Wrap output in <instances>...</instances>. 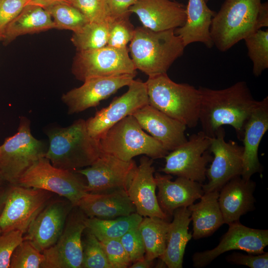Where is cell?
<instances>
[{
	"mask_svg": "<svg viewBox=\"0 0 268 268\" xmlns=\"http://www.w3.org/2000/svg\"><path fill=\"white\" fill-rule=\"evenodd\" d=\"M87 216L77 206L69 214L63 231L52 246L42 252V268H81L82 235Z\"/></svg>",
	"mask_w": 268,
	"mask_h": 268,
	"instance_id": "7c38bea8",
	"label": "cell"
},
{
	"mask_svg": "<svg viewBox=\"0 0 268 268\" xmlns=\"http://www.w3.org/2000/svg\"><path fill=\"white\" fill-rule=\"evenodd\" d=\"M153 160L146 156L141 157L127 192L138 214L168 220L169 216L160 207L155 193L157 187Z\"/></svg>",
	"mask_w": 268,
	"mask_h": 268,
	"instance_id": "d6986e66",
	"label": "cell"
},
{
	"mask_svg": "<svg viewBox=\"0 0 268 268\" xmlns=\"http://www.w3.org/2000/svg\"><path fill=\"white\" fill-rule=\"evenodd\" d=\"M138 0H106L110 17H116L131 14L129 11L131 6Z\"/></svg>",
	"mask_w": 268,
	"mask_h": 268,
	"instance_id": "ee69618b",
	"label": "cell"
},
{
	"mask_svg": "<svg viewBox=\"0 0 268 268\" xmlns=\"http://www.w3.org/2000/svg\"><path fill=\"white\" fill-rule=\"evenodd\" d=\"M153 261H150L144 258L133 263L131 268H149L152 266Z\"/></svg>",
	"mask_w": 268,
	"mask_h": 268,
	"instance_id": "bcb514c9",
	"label": "cell"
},
{
	"mask_svg": "<svg viewBox=\"0 0 268 268\" xmlns=\"http://www.w3.org/2000/svg\"><path fill=\"white\" fill-rule=\"evenodd\" d=\"M143 27L155 31L175 29L186 19V6L176 0H138L129 8Z\"/></svg>",
	"mask_w": 268,
	"mask_h": 268,
	"instance_id": "ffe728a7",
	"label": "cell"
},
{
	"mask_svg": "<svg viewBox=\"0 0 268 268\" xmlns=\"http://www.w3.org/2000/svg\"><path fill=\"white\" fill-rule=\"evenodd\" d=\"M268 26V2L225 0L210 27L213 45L226 52L251 34Z\"/></svg>",
	"mask_w": 268,
	"mask_h": 268,
	"instance_id": "7a4b0ae2",
	"label": "cell"
},
{
	"mask_svg": "<svg viewBox=\"0 0 268 268\" xmlns=\"http://www.w3.org/2000/svg\"><path fill=\"white\" fill-rule=\"evenodd\" d=\"M1 233V230H0V234Z\"/></svg>",
	"mask_w": 268,
	"mask_h": 268,
	"instance_id": "f907efd6",
	"label": "cell"
},
{
	"mask_svg": "<svg viewBox=\"0 0 268 268\" xmlns=\"http://www.w3.org/2000/svg\"><path fill=\"white\" fill-rule=\"evenodd\" d=\"M149 104L192 128L199 122L201 96L199 89L178 83L166 73L148 76L145 82Z\"/></svg>",
	"mask_w": 268,
	"mask_h": 268,
	"instance_id": "5b68a950",
	"label": "cell"
},
{
	"mask_svg": "<svg viewBox=\"0 0 268 268\" xmlns=\"http://www.w3.org/2000/svg\"><path fill=\"white\" fill-rule=\"evenodd\" d=\"M27 0H0V41L9 23L26 5Z\"/></svg>",
	"mask_w": 268,
	"mask_h": 268,
	"instance_id": "b9f144b4",
	"label": "cell"
},
{
	"mask_svg": "<svg viewBox=\"0 0 268 268\" xmlns=\"http://www.w3.org/2000/svg\"><path fill=\"white\" fill-rule=\"evenodd\" d=\"M137 167L133 159L125 161L102 153L91 165L74 171L86 177V192L96 193L118 189L127 191Z\"/></svg>",
	"mask_w": 268,
	"mask_h": 268,
	"instance_id": "9a60e30c",
	"label": "cell"
},
{
	"mask_svg": "<svg viewBox=\"0 0 268 268\" xmlns=\"http://www.w3.org/2000/svg\"><path fill=\"white\" fill-rule=\"evenodd\" d=\"M135 75L125 74L89 78L81 86L64 94L62 100L67 107L69 114L82 112L96 107L121 88L128 86Z\"/></svg>",
	"mask_w": 268,
	"mask_h": 268,
	"instance_id": "ac0fdd59",
	"label": "cell"
},
{
	"mask_svg": "<svg viewBox=\"0 0 268 268\" xmlns=\"http://www.w3.org/2000/svg\"><path fill=\"white\" fill-rule=\"evenodd\" d=\"M82 242L81 268H112L98 239L88 229Z\"/></svg>",
	"mask_w": 268,
	"mask_h": 268,
	"instance_id": "e575fe53",
	"label": "cell"
},
{
	"mask_svg": "<svg viewBox=\"0 0 268 268\" xmlns=\"http://www.w3.org/2000/svg\"><path fill=\"white\" fill-rule=\"evenodd\" d=\"M244 40L253 63V73L258 77L268 68V29H259Z\"/></svg>",
	"mask_w": 268,
	"mask_h": 268,
	"instance_id": "d6a6232c",
	"label": "cell"
},
{
	"mask_svg": "<svg viewBox=\"0 0 268 268\" xmlns=\"http://www.w3.org/2000/svg\"><path fill=\"white\" fill-rule=\"evenodd\" d=\"M171 175L155 173L158 188L157 198L160 207L168 216L179 207H188L203 195L202 184L178 177L174 181Z\"/></svg>",
	"mask_w": 268,
	"mask_h": 268,
	"instance_id": "603a6c76",
	"label": "cell"
},
{
	"mask_svg": "<svg viewBox=\"0 0 268 268\" xmlns=\"http://www.w3.org/2000/svg\"><path fill=\"white\" fill-rule=\"evenodd\" d=\"M16 185L49 191L67 199L74 206L87 193L86 184L78 173L55 167L45 157L29 168Z\"/></svg>",
	"mask_w": 268,
	"mask_h": 268,
	"instance_id": "ba28073f",
	"label": "cell"
},
{
	"mask_svg": "<svg viewBox=\"0 0 268 268\" xmlns=\"http://www.w3.org/2000/svg\"><path fill=\"white\" fill-rule=\"evenodd\" d=\"M243 254L239 252H233L226 257V260L231 264L243 265L250 268H268V253L254 255Z\"/></svg>",
	"mask_w": 268,
	"mask_h": 268,
	"instance_id": "7bdbcfd3",
	"label": "cell"
},
{
	"mask_svg": "<svg viewBox=\"0 0 268 268\" xmlns=\"http://www.w3.org/2000/svg\"><path fill=\"white\" fill-rule=\"evenodd\" d=\"M47 135L49 145L45 157L57 168L74 171L91 165L102 154L98 139L89 134L83 119L55 128Z\"/></svg>",
	"mask_w": 268,
	"mask_h": 268,
	"instance_id": "3957f363",
	"label": "cell"
},
{
	"mask_svg": "<svg viewBox=\"0 0 268 268\" xmlns=\"http://www.w3.org/2000/svg\"><path fill=\"white\" fill-rule=\"evenodd\" d=\"M23 233L14 229L0 234V268H8L11 256L23 240Z\"/></svg>",
	"mask_w": 268,
	"mask_h": 268,
	"instance_id": "ab89813d",
	"label": "cell"
},
{
	"mask_svg": "<svg viewBox=\"0 0 268 268\" xmlns=\"http://www.w3.org/2000/svg\"><path fill=\"white\" fill-rule=\"evenodd\" d=\"M142 218L136 212L112 219L87 217L85 224L86 228L101 241L120 239L129 230L138 226Z\"/></svg>",
	"mask_w": 268,
	"mask_h": 268,
	"instance_id": "4dcf8cb0",
	"label": "cell"
},
{
	"mask_svg": "<svg viewBox=\"0 0 268 268\" xmlns=\"http://www.w3.org/2000/svg\"><path fill=\"white\" fill-rule=\"evenodd\" d=\"M229 228L214 248L195 253L192 260L196 268H204L223 253L231 250H242L259 255L268 245V230L252 228L239 221L228 224Z\"/></svg>",
	"mask_w": 268,
	"mask_h": 268,
	"instance_id": "2e32d148",
	"label": "cell"
},
{
	"mask_svg": "<svg viewBox=\"0 0 268 268\" xmlns=\"http://www.w3.org/2000/svg\"><path fill=\"white\" fill-rule=\"evenodd\" d=\"M210 137L201 131L165 157V164L160 171L202 184L206 179V165L213 156L209 150Z\"/></svg>",
	"mask_w": 268,
	"mask_h": 268,
	"instance_id": "8fae6325",
	"label": "cell"
},
{
	"mask_svg": "<svg viewBox=\"0 0 268 268\" xmlns=\"http://www.w3.org/2000/svg\"><path fill=\"white\" fill-rule=\"evenodd\" d=\"M112 268H127L132 265L120 239L100 241Z\"/></svg>",
	"mask_w": 268,
	"mask_h": 268,
	"instance_id": "f35d334b",
	"label": "cell"
},
{
	"mask_svg": "<svg viewBox=\"0 0 268 268\" xmlns=\"http://www.w3.org/2000/svg\"><path fill=\"white\" fill-rule=\"evenodd\" d=\"M216 12L211 10L204 0H189L186 6V19L182 27L174 30L186 47L193 43L200 42L208 48L213 44L210 27Z\"/></svg>",
	"mask_w": 268,
	"mask_h": 268,
	"instance_id": "484cf974",
	"label": "cell"
},
{
	"mask_svg": "<svg viewBox=\"0 0 268 268\" xmlns=\"http://www.w3.org/2000/svg\"><path fill=\"white\" fill-rule=\"evenodd\" d=\"M44 9L51 15L55 29L69 30L74 33L89 22L82 13L72 4H57Z\"/></svg>",
	"mask_w": 268,
	"mask_h": 268,
	"instance_id": "836d02e7",
	"label": "cell"
},
{
	"mask_svg": "<svg viewBox=\"0 0 268 268\" xmlns=\"http://www.w3.org/2000/svg\"><path fill=\"white\" fill-rule=\"evenodd\" d=\"M129 48L109 46L77 51L71 66L75 77L82 82L93 77L136 74Z\"/></svg>",
	"mask_w": 268,
	"mask_h": 268,
	"instance_id": "30bf717a",
	"label": "cell"
},
{
	"mask_svg": "<svg viewBox=\"0 0 268 268\" xmlns=\"http://www.w3.org/2000/svg\"><path fill=\"white\" fill-rule=\"evenodd\" d=\"M201 96L199 122L201 131L209 137L224 125L233 128L242 140L245 126L257 101L246 82H237L222 89L200 86Z\"/></svg>",
	"mask_w": 268,
	"mask_h": 268,
	"instance_id": "6da1fadb",
	"label": "cell"
},
{
	"mask_svg": "<svg viewBox=\"0 0 268 268\" xmlns=\"http://www.w3.org/2000/svg\"><path fill=\"white\" fill-rule=\"evenodd\" d=\"M3 180V179L2 178V176H1V174H0V185L1 184V183H2Z\"/></svg>",
	"mask_w": 268,
	"mask_h": 268,
	"instance_id": "c3c4849f",
	"label": "cell"
},
{
	"mask_svg": "<svg viewBox=\"0 0 268 268\" xmlns=\"http://www.w3.org/2000/svg\"><path fill=\"white\" fill-rule=\"evenodd\" d=\"M51 29H55V25L45 9L38 5H26L8 25L2 41L8 44L18 36Z\"/></svg>",
	"mask_w": 268,
	"mask_h": 268,
	"instance_id": "f1b7e54d",
	"label": "cell"
},
{
	"mask_svg": "<svg viewBox=\"0 0 268 268\" xmlns=\"http://www.w3.org/2000/svg\"><path fill=\"white\" fill-rule=\"evenodd\" d=\"M44 261L42 252L28 240H23L14 251L10 268H42Z\"/></svg>",
	"mask_w": 268,
	"mask_h": 268,
	"instance_id": "d590c367",
	"label": "cell"
},
{
	"mask_svg": "<svg viewBox=\"0 0 268 268\" xmlns=\"http://www.w3.org/2000/svg\"><path fill=\"white\" fill-rule=\"evenodd\" d=\"M256 187L255 182L240 176L231 179L221 188L218 202L224 224L239 221L241 216L254 210L253 194Z\"/></svg>",
	"mask_w": 268,
	"mask_h": 268,
	"instance_id": "d4e9b609",
	"label": "cell"
},
{
	"mask_svg": "<svg viewBox=\"0 0 268 268\" xmlns=\"http://www.w3.org/2000/svg\"><path fill=\"white\" fill-rule=\"evenodd\" d=\"M268 130V97L258 101L245 126L243 142V171L241 177L251 179L260 172L262 166L258 157L259 147Z\"/></svg>",
	"mask_w": 268,
	"mask_h": 268,
	"instance_id": "7402d4cb",
	"label": "cell"
},
{
	"mask_svg": "<svg viewBox=\"0 0 268 268\" xmlns=\"http://www.w3.org/2000/svg\"></svg>",
	"mask_w": 268,
	"mask_h": 268,
	"instance_id": "816d5d0a",
	"label": "cell"
},
{
	"mask_svg": "<svg viewBox=\"0 0 268 268\" xmlns=\"http://www.w3.org/2000/svg\"><path fill=\"white\" fill-rule=\"evenodd\" d=\"M170 222L157 217H144L138 225L145 247L144 258L150 261L159 258L166 247Z\"/></svg>",
	"mask_w": 268,
	"mask_h": 268,
	"instance_id": "f546056e",
	"label": "cell"
},
{
	"mask_svg": "<svg viewBox=\"0 0 268 268\" xmlns=\"http://www.w3.org/2000/svg\"><path fill=\"white\" fill-rule=\"evenodd\" d=\"M128 86L126 93L116 97L109 106L85 121L88 133L92 137L98 139L113 126L149 104L145 82L133 79Z\"/></svg>",
	"mask_w": 268,
	"mask_h": 268,
	"instance_id": "5bb4252c",
	"label": "cell"
},
{
	"mask_svg": "<svg viewBox=\"0 0 268 268\" xmlns=\"http://www.w3.org/2000/svg\"><path fill=\"white\" fill-rule=\"evenodd\" d=\"M74 206L68 200L52 199L37 215L23 235L42 252L56 243Z\"/></svg>",
	"mask_w": 268,
	"mask_h": 268,
	"instance_id": "e0dca14e",
	"label": "cell"
},
{
	"mask_svg": "<svg viewBox=\"0 0 268 268\" xmlns=\"http://www.w3.org/2000/svg\"><path fill=\"white\" fill-rule=\"evenodd\" d=\"M131 14L109 18L107 46L125 48L133 37L135 28L129 19Z\"/></svg>",
	"mask_w": 268,
	"mask_h": 268,
	"instance_id": "8d00e7d4",
	"label": "cell"
},
{
	"mask_svg": "<svg viewBox=\"0 0 268 268\" xmlns=\"http://www.w3.org/2000/svg\"><path fill=\"white\" fill-rule=\"evenodd\" d=\"M174 30L155 31L143 26L135 29L128 48L136 69L148 76L167 73L185 48Z\"/></svg>",
	"mask_w": 268,
	"mask_h": 268,
	"instance_id": "277c9868",
	"label": "cell"
},
{
	"mask_svg": "<svg viewBox=\"0 0 268 268\" xmlns=\"http://www.w3.org/2000/svg\"><path fill=\"white\" fill-rule=\"evenodd\" d=\"M132 115L141 128L168 151L175 149L187 140L185 134L187 127L184 124L149 104Z\"/></svg>",
	"mask_w": 268,
	"mask_h": 268,
	"instance_id": "44dd1931",
	"label": "cell"
},
{
	"mask_svg": "<svg viewBox=\"0 0 268 268\" xmlns=\"http://www.w3.org/2000/svg\"><path fill=\"white\" fill-rule=\"evenodd\" d=\"M72 5L79 10L89 22L104 21L110 18L106 0H72Z\"/></svg>",
	"mask_w": 268,
	"mask_h": 268,
	"instance_id": "74e56055",
	"label": "cell"
},
{
	"mask_svg": "<svg viewBox=\"0 0 268 268\" xmlns=\"http://www.w3.org/2000/svg\"><path fill=\"white\" fill-rule=\"evenodd\" d=\"M138 226L126 232L121 242L133 263L144 258L145 247Z\"/></svg>",
	"mask_w": 268,
	"mask_h": 268,
	"instance_id": "60d3db41",
	"label": "cell"
},
{
	"mask_svg": "<svg viewBox=\"0 0 268 268\" xmlns=\"http://www.w3.org/2000/svg\"><path fill=\"white\" fill-rule=\"evenodd\" d=\"M72 0H27L26 5L33 4L40 6L43 8L60 3L72 4Z\"/></svg>",
	"mask_w": 268,
	"mask_h": 268,
	"instance_id": "f6af8a7d",
	"label": "cell"
},
{
	"mask_svg": "<svg viewBox=\"0 0 268 268\" xmlns=\"http://www.w3.org/2000/svg\"><path fill=\"white\" fill-rule=\"evenodd\" d=\"M173 220L169 223L166 247L159 258L168 268H182L183 258L187 244L192 238L188 232L192 221L188 207L176 209L172 214Z\"/></svg>",
	"mask_w": 268,
	"mask_h": 268,
	"instance_id": "4316f807",
	"label": "cell"
},
{
	"mask_svg": "<svg viewBox=\"0 0 268 268\" xmlns=\"http://www.w3.org/2000/svg\"><path fill=\"white\" fill-rule=\"evenodd\" d=\"M219 194L218 191L204 193L199 202L188 207L193 221L194 239L211 235L224 224L218 202Z\"/></svg>",
	"mask_w": 268,
	"mask_h": 268,
	"instance_id": "83f0119b",
	"label": "cell"
},
{
	"mask_svg": "<svg viewBox=\"0 0 268 268\" xmlns=\"http://www.w3.org/2000/svg\"><path fill=\"white\" fill-rule=\"evenodd\" d=\"M225 136V130L221 127L210 137L209 150L213 157L206 172L208 182L202 185L204 193L219 191L229 181L242 173L243 146L232 140L226 142Z\"/></svg>",
	"mask_w": 268,
	"mask_h": 268,
	"instance_id": "4fadbf2b",
	"label": "cell"
},
{
	"mask_svg": "<svg viewBox=\"0 0 268 268\" xmlns=\"http://www.w3.org/2000/svg\"><path fill=\"white\" fill-rule=\"evenodd\" d=\"M98 141L102 153L125 161L139 155L152 159L164 158L169 153L158 141L144 131L133 115L109 128Z\"/></svg>",
	"mask_w": 268,
	"mask_h": 268,
	"instance_id": "8992f818",
	"label": "cell"
},
{
	"mask_svg": "<svg viewBox=\"0 0 268 268\" xmlns=\"http://www.w3.org/2000/svg\"><path fill=\"white\" fill-rule=\"evenodd\" d=\"M53 194L42 189L10 185L0 214L1 232L16 229L24 234L35 217L52 199Z\"/></svg>",
	"mask_w": 268,
	"mask_h": 268,
	"instance_id": "9c48e42d",
	"label": "cell"
},
{
	"mask_svg": "<svg viewBox=\"0 0 268 268\" xmlns=\"http://www.w3.org/2000/svg\"><path fill=\"white\" fill-rule=\"evenodd\" d=\"M206 2H207L209 0H204Z\"/></svg>",
	"mask_w": 268,
	"mask_h": 268,
	"instance_id": "681fc988",
	"label": "cell"
},
{
	"mask_svg": "<svg viewBox=\"0 0 268 268\" xmlns=\"http://www.w3.org/2000/svg\"><path fill=\"white\" fill-rule=\"evenodd\" d=\"M77 206L88 217L112 219L136 212L126 190L115 189L100 193H86Z\"/></svg>",
	"mask_w": 268,
	"mask_h": 268,
	"instance_id": "cb8c5ba5",
	"label": "cell"
},
{
	"mask_svg": "<svg viewBox=\"0 0 268 268\" xmlns=\"http://www.w3.org/2000/svg\"><path fill=\"white\" fill-rule=\"evenodd\" d=\"M109 18L104 21L89 22L79 31L73 33L71 41L77 51L98 49L107 46Z\"/></svg>",
	"mask_w": 268,
	"mask_h": 268,
	"instance_id": "1f68e13d",
	"label": "cell"
},
{
	"mask_svg": "<svg viewBox=\"0 0 268 268\" xmlns=\"http://www.w3.org/2000/svg\"><path fill=\"white\" fill-rule=\"evenodd\" d=\"M44 143L32 134L29 120L21 117L17 132L0 145V173L3 180L16 185L36 161L45 157Z\"/></svg>",
	"mask_w": 268,
	"mask_h": 268,
	"instance_id": "52a82bcc",
	"label": "cell"
},
{
	"mask_svg": "<svg viewBox=\"0 0 268 268\" xmlns=\"http://www.w3.org/2000/svg\"><path fill=\"white\" fill-rule=\"evenodd\" d=\"M8 188H5L0 185V214L3 208L6 200Z\"/></svg>",
	"mask_w": 268,
	"mask_h": 268,
	"instance_id": "7dc6e473",
	"label": "cell"
}]
</instances>
